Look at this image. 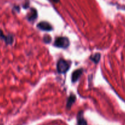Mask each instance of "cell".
Here are the masks:
<instances>
[{
  "label": "cell",
  "mask_w": 125,
  "mask_h": 125,
  "mask_svg": "<svg viewBox=\"0 0 125 125\" xmlns=\"http://www.w3.org/2000/svg\"><path fill=\"white\" fill-rule=\"evenodd\" d=\"M71 64V62L66 61L63 59H59L56 64V69L58 72L60 74L66 73L69 69Z\"/></svg>",
  "instance_id": "1"
},
{
  "label": "cell",
  "mask_w": 125,
  "mask_h": 125,
  "mask_svg": "<svg viewBox=\"0 0 125 125\" xmlns=\"http://www.w3.org/2000/svg\"><path fill=\"white\" fill-rule=\"evenodd\" d=\"M70 45V42L68 38L65 37H58L56 38L54 42V46L60 48H67Z\"/></svg>",
  "instance_id": "2"
},
{
  "label": "cell",
  "mask_w": 125,
  "mask_h": 125,
  "mask_svg": "<svg viewBox=\"0 0 125 125\" xmlns=\"http://www.w3.org/2000/svg\"><path fill=\"white\" fill-rule=\"evenodd\" d=\"M38 28L44 31H50L53 29L52 26L47 21H41L38 24Z\"/></svg>",
  "instance_id": "3"
},
{
  "label": "cell",
  "mask_w": 125,
  "mask_h": 125,
  "mask_svg": "<svg viewBox=\"0 0 125 125\" xmlns=\"http://www.w3.org/2000/svg\"><path fill=\"white\" fill-rule=\"evenodd\" d=\"M0 39H2L7 45H11L13 42V38L12 35H5L1 30H0Z\"/></svg>",
  "instance_id": "4"
},
{
  "label": "cell",
  "mask_w": 125,
  "mask_h": 125,
  "mask_svg": "<svg viewBox=\"0 0 125 125\" xmlns=\"http://www.w3.org/2000/svg\"><path fill=\"white\" fill-rule=\"evenodd\" d=\"M83 73V69L82 68H80V69L76 70L73 72L72 74V83H75L77 80L80 78V76L82 75Z\"/></svg>",
  "instance_id": "5"
},
{
  "label": "cell",
  "mask_w": 125,
  "mask_h": 125,
  "mask_svg": "<svg viewBox=\"0 0 125 125\" xmlns=\"http://www.w3.org/2000/svg\"><path fill=\"white\" fill-rule=\"evenodd\" d=\"M77 125H88L86 120L83 117V111H80L77 114Z\"/></svg>",
  "instance_id": "6"
},
{
  "label": "cell",
  "mask_w": 125,
  "mask_h": 125,
  "mask_svg": "<svg viewBox=\"0 0 125 125\" xmlns=\"http://www.w3.org/2000/svg\"><path fill=\"white\" fill-rule=\"evenodd\" d=\"M76 100V96L74 94H71L67 100V103H66V108L67 109H70L72 107V104L75 103Z\"/></svg>",
  "instance_id": "7"
},
{
  "label": "cell",
  "mask_w": 125,
  "mask_h": 125,
  "mask_svg": "<svg viewBox=\"0 0 125 125\" xmlns=\"http://www.w3.org/2000/svg\"><path fill=\"white\" fill-rule=\"evenodd\" d=\"M37 17H38V13H37L36 10L35 9H31L29 13L27 15L28 20L31 21H33L36 19Z\"/></svg>",
  "instance_id": "8"
},
{
  "label": "cell",
  "mask_w": 125,
  "mask_h": 125,
  "mask_svg": "<svg viewBox=\"0 0 125 125\" xmlns=\"http://www.w3.org/2000/svg\"><path fill=\"white\" fill-rule=\"evenodd\" d=\"M100 56H101L99 52H97V53H95L94 54L91 55L89 57V59L93 61V62H94L95 63H98L99 62V61H100Z\"/></svg>",
  "instance_id": "9"
},
{
  "label": "cell",
  "mask_w": 125,
  "mask_h": 125,
  "mask_svg": "<svg viewBox=\"0 0 125 125\" xmlns=\"http://www.w3.org/2000/svg\"><path fill=\"white\" fill-rule=\"evenodd\" d=\"M43 40H44V42L46 43H49L51 42V38L50 35H44V38H43Z\"/></svg>",
  "instance_id": "10"
},
{
  "label": "cell",
  "mask_w": 125,
  "mask_h": 125,
  "mask_svg": "<svg viewBox=\"0 0 125 125\" xmlns=\"http://www.w3.org/2000/svg\"><path fill=\"white\" fill-rule=\"evenodd\" d=\"M53 1V2H56V3H57V2H58L59 1H60V0H52Z\"/></svg>",
  "instance_id": "11"
}]
</instances>
